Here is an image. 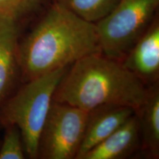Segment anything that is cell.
<instances>
[{"label":"cell","mask_w":159,"mask_h":159,"mask_svg":"<svg viewBox=\"0 0 159 159\" xmlns=\"http://www.w3.org/2000/svg\"><path fill=\"white\" fill-rule=\"evenodd\" d=\"M69 66L26 81L25 84L7 100L2 111V122L19 128L25 152L30 158H38L40 135L53 95Z\"/></svg>","instance_id":"3957f363"},{"label":"cell","mask_w":159,"mask_h":159,"mask_svg":"<svg viewBox=\"0 0 159 159\" xmlns=\"http://www.w3.org/2000/svg\"><path fill=\"white\" fill-rule=\"evenodd\" d=\"M18 20L0 15V100L11 89L19 67Z\"/></svg>","instance_id":"9c48e42d"},{"label":"cell","mask_w":159,"mask_h":159,"mask_svg":"<svg viewBox=\"0 0 159 159\" xmlns=\"http://www.w3.org/2000/svg\"><path fill=\"white\" fill-rule=\"evenodd\" d=\"M158 5L159 0H120L95 23L102 54L121 62L152 24Z\"/></svg>","instance_id":"277c9868"},{"label":"cell","mask_w":159,"mask_h":159,"mask_svg":"<svg viewBox=\"0 0 159 159\" xmlns=\"http://www.w3.org/2000/svg\"><path fill=\"white\" fill-rule=\"evenodd\" d=\"M120 0H57V2L91 23H97L108 16Z\"/></svg>","instance_id":"8fae6325"},{"label":"cell","mask_w":159,"mask_h":159,"mask_svg":"<svg viewBox=\"0 0 159 159\" xmlns=\"http://www.w3.org/2000/svg\"><path fill=\"white\" fill-rule=\"evenodd\" d=\"M123 66L150 86L158 83L159 25L153 20L144 34L121 61Z\"/></svg>","instance_id":"8992f818"},{"label":"cell","mask_w":159,"mask_h":159,"mask_svg":"<svg viewBox=\"0 0 159 159\" xmlns=\"http://www.w3.org/2000/svg\"><path fill=\"white\" fill-rule=\"evenodd\" d=\"M101 52L96 25L54 2L18 46V63L28 81Z\"/></svg>","instance_id":"6da1fadb"},{"label":"cell","mask_w":159,"mask_h":159,"mask_svg":"<svg viewBox=\"0 0 159 159\" xmlns=\"http://www.w3.org/2000/svg\"><path fill=\"white\" fill-rule=\"evenodd\" d=\"M148 88L120 61L94 53L69 67L53 100L86 111L105 105H125L137 111L146 99Z\"/></svg>","instance_id":"7a4b0ae2"},{"label":"cell","mask_w":159,"mask_h":159,"mask_svg":"<svg viewBox=\"0 0 159 159\" xmlns=\"http://www.w3.org/2000/svg\"><path fill=\"white\" fill-rule=\"evenodd\" d=\"M139 121L142 148L151 158L159 156V88L158 83L148 88L146 99L136 111Z\"/></svg>","instance_id":"30bf717a"},{"label":"cell","mask_w":159,"mask_h":159,"mask_svg":"<svg viewBox=\"0 0 159 159\" xmlns=\"http://www.w3.org/2000/svg\"><path fill=\"white\" fill-rule=\"evenodd\" d=\"M55 1H57V0H54V2H55Z\"/></svg>","instance_id":"5bb4252c"},{"label":"cell","mask_w":159,"mask_h":159,"mask_svg":"<svg viewBox=\"0 0 159 159\" xmlns=\"http://www.w3.org/2000/svg\"><path fill=\"white\" fill-rule=\"evenodd\" d=\"M7 127L0 149V159L25 158V147L19 128L15 125H7Z\"/></svg>","instance_id":"7c38bea8"},{"label":"cell","mask_w":159,"mask_h":159,"mask_svg":"<svg viewBox=\"0 0 159 159\" xmlns=\"http://www.w3.org/2000/svg\"><path fill=\"white\" fill-rule=\"evenodd\" d=\"M42 0H0V15L19 20L36 11Z\"/></svg>","instance_id":"4fadbf2b"},{"label":"cell","mask_w":159,"mask_h":159,"mask_svg":"<svg viewBox=\"0 0 159 159\" xmlns=\"http://www.w3.org/2000/svg\"><path fill=\"white\" fill-rule=\"evenodd\" d=\"M142 148L139 121L136 113L122 126L83 156V159L126 158Z\"/></svg>","instance_id":"ba28073f"},{"label":"cell","mask_w":159,"mask_h":159,"mask_svg":"<svg viewBox=\"0 0 159 159\" xmlns=\"http://www.w3.org/2000/svg\"><path fill=\"white\" fill-rule=\"evenodd\" d=\"M88 117L89 111L52 99L40 135L38 158H76Z\"/></svg>","instance_id":"5b68a950"},{"label":"cell","mask_w":159,"mask_h":159,"mask_svg":"<svg viewBox=\"0 0 159 159\" xmlns=\"http://www.w3.org/2000/svg\"><path fill=\"white\" fill-rule=\"evenodd\" d=\"M135 113L134 108L120 105H105L89 111L84 135L75 159H83Z\"/></svg>","instance_id":"52a82bcc"}]
</instances>
